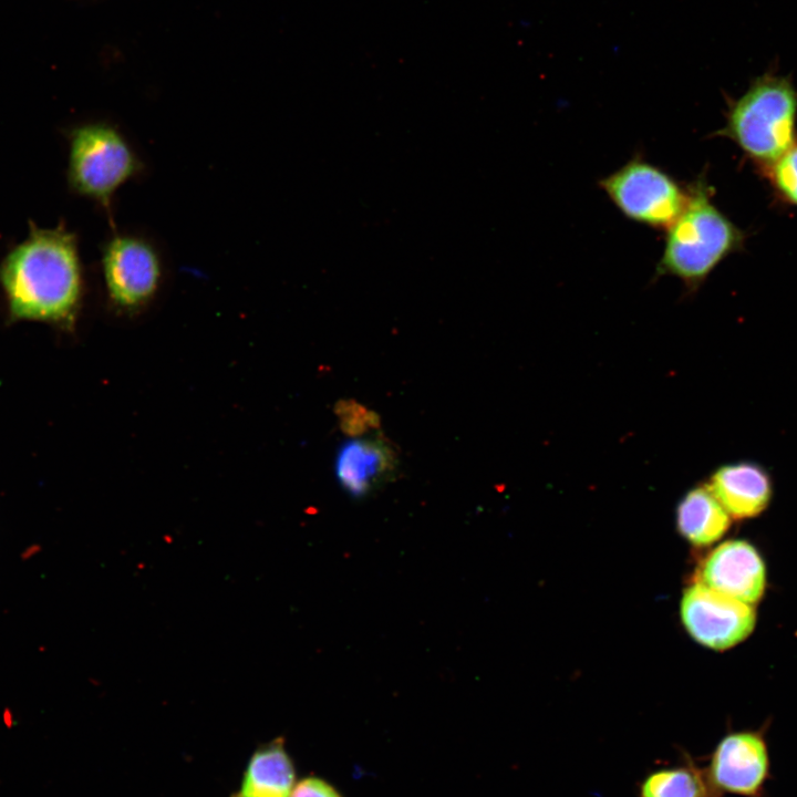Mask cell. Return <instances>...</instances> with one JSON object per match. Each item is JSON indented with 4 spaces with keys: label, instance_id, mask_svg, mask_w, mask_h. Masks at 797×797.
Masks as SVG:
<instances>
[{
    "label": "cell",
    "instance_id": "6da1fadb",
    "mask_svg": "<svg viewBox=\"0 0 797 797\" xmlns=\"http://www.w3.org/2000/svg\"><path fill=\"white\" fill-rule=\"evenodd\" d=\"M0 282L12 319L69 321L82 294L75 237L63 228L33 229L2 261Z\"/></svg>",
    "mask_w": 797,
    "mask_h": 797
},
{
    "label": "cell",
    "instance_id": "7a4b0ae2",
    "mask_svg": "<svg viewBox=\"0 0 797 797\" xmlns=\"http://www.w3.org/2000/svg\"><path fill=\"white\" fill-rule=\"evenodd\" d=\"M712 197L706 178L691 183L685 207L665 230L656 272L680 279L689 290H696L724 259L742 250L746 239Z\"/></svg>",
    "mask_w": 797,
    "mask_h": 797
},
{
    "label": "cell",
    "instance_id": "3957f363",
    "mask_svg": "<svg viewBox=\"0 0 797 797\" xmlns=\"http://www.w3.org/2000/svg\"><path fill=\"white\" fill-rule=\"evenodd\" d=\"M797 90L787 76L765 73L728 104L715 135L731 139L762 170L797 144Z\"/></svg>",
    "mask_w": 797,
    "mask_h": 797
},
{
    "label": "cell",
    "instance_id": "277c9868",
    "mask_svg": "<svg viewBox=\"0 0 797 797\" xmlns=\"http://www.w3.org/2000/svg\"><path fill=\"white\" fill-rule=\"evenodd\" d=\"M68 179L71 188L110 211L120 187L144 166L125 135L106 122L74 127L69 137Z\"/></svg>",
    "mask_w": 797,
    "mask_h": 797
},
{
    "label": "cell",
    "instance_id": "5b68a950",
    "mask_svg": "<svg viewBox=\"0 0 797 797\" xmlns=\"http://www.w3.org/2000/svg\"><path fill=\"white\" fill-rule=\"evenodd\" d=\"M598 185L624 217L653 229L666 230L689 198V185L683 186L640 155L601 178Z\"/></svg>",
    "mask_w": 797,
    "mask_h": 797
},
{
    "label": "cell",
    "instance_id": "8992f818",
    "mask_svg": "<svg viewBox=\"0 0 797 797\" xmlns=\"http://www.w3.org/2000/svg\"><path fill=\"white\" fill-rule=\"evenodd\" d=\"M101 257L105 287L115 304L132 310L153 298L162 279V260L151 241L114 232Z\"/></svg>",
    "mask_w": 797,
    "mask_h": 797
},
{
    "label": "cell",
    "instance_id": "52a82bcc",
    "mask_svg": "<svg viewBox=\"0 0 797 797\" xmlns=\"http://www.w3.org/2000/svg\"><path fill=\"white\" fill-rule=\"evenodd\" d=\"M681 614L691 636L702 645L725 650L747 638L755 625L751 604L722 594L697 581L682 598Z\"/></svg>",
    "mask_w": 797,
    "mask_h": 797
},
{
    "label": "cell",
    "instance_id": "ba28073f",
    "mask_svg": "<svg viewBox=\"0 0 797 797\" xmlns=\"http://www.w3.org/2000/svg\"><path fill=\"white\" fill-rule=\"evenodd\" d=\"M714 793L763 797L770 760L763 733L741 731L725 735L715 746L705 770Z\"/></svg>",
    "mask_w": 797,
    "mask_h": 797
},
{
    "label": "cell",
    "instance_id": "9c48e42d",
    "mask_svg": "<svg viewBox=\"0 0 797 797\" xmlns=\"http://www.w3.org/2000/svg\"><path fill=\"white\" fill-rule=\"evenodd\" d=\"M700 581L713 590L753 604L765 589V566L757 550L743 540L723 542L705 559Z\"/></svg>",
    "mask_w": 797,
    "mask_h": 797
},
{
    "label": "cell",
    "instance_id": "30bf717a",
    "mask_svg": "<svg viewBox=\"0 0 797 797\" xmlns=\"http://www.w3.org/2000/svg\"><path fill=\"white\" fill-rule=\"evenodd\" d=\"M398 458L380 434L354 435L343 442L335 458L340 485L352 496L363 497L394 477Z\"/></svg>",
    "mask_w": 797,
    "mask_h": 797
},
{
    "label": "cell",
    "instance_id": "8fae6325",
    "mask_svg": "<svg viewBox=\"0 0 797 797\" xmlns=\"http://www.w3.org/2000/svg\"><path fill=\"white\" fill-rule=\"evenodd\" d=\"M707 488L727 514L736 519L759 515L772 498L769 474L754 462H738L717 468Z\"/></svg>",
    "mask_w": 797,
    "mask_h": 797
},
{
    "label": "cell",
    "instance_id": "7c38bea8",
    "mask_svg": "<svg viewBox=\"0 0 797 797\" xmlns=\"http://www.w3.org/2000/svg\"><path fill=\"white\" fill-rule=\"evenodd\" d=\"M293 784V764L278 738L253 753L237 797H290Z\"/></svg>",
    "mask_w": 797,
    "mask_h": 797
},
{
    "label": "cell",
    "instance_id": "4fadbf2b",
    "mask_svg": "<svg viewBox=\"0 0 797 797\" xmlns=\"http://www.w3.org/2000/svg\"><path fill=\"white\" fill-rule=\"evenodd\" d=\"M677 528L682 536L696 546L718 540L731 525V516L706 487L691 489L676 510Z\"/></svg>",
    "mask_w": 797,
    "mask_h": 797
},
{
    "label": "cell",
    "instance_id": "5bb4252c",
    "mask_svg": "<svg viewBox=\"0 0 797 797\" xmlns=\"http://www.w3.org/2000/svg\"><path fill=\"white\" fill-rule=\"evenodd\" d=\"M640 797H718L705 772L692 762L649 773L640 783Z\"/></svg>",
    "mask_w": 797,
    "mask_h": 797
},
{
    "label": "cell",
    "instance_id": "9a60e30c",
    "mask_svg": "<svg viewBox=\"0 0 797 797\" xmlns=\"http://www.w3.org/2000/svg\"><path fill=\"white\" fill-rule=\"evenodd\" d=\"M763 173L778 197L797 207V144Z\"/></svg>",
    "mask_w": 797,
    "mask_h": 797
},
{
    "label": "cell",
    "instance_id": "2e32d148",
    "mask_svg": "<svg viewBox=\"0 0 797 797\" xmlns=\"http://www.w3.org/2000/svg\"><path fill=\"white\" fill-rule=\"evenodd\" d=\"M341 417L344 431L352 436L370 433L376 426L372 413L360 406H344Z\"/></svg>",
    "mask_w": 797,
    "mask_h": 797
},
{
    "label": "cell",
    "instance_id": "e0dca14e",
    "mask_svg": "<svg viewBox=\"0 0 797 797\" xmlns=\"http://www.w3.org/2000/svg\"><path fill=\"white\" fill-rule=\"evenodd\" d=\"M290 797H341L328 783L319 778H304L292 789Z\"/></svg>",
    "mask_w": 797,
    "mask_h": 797
}]
</instances>
